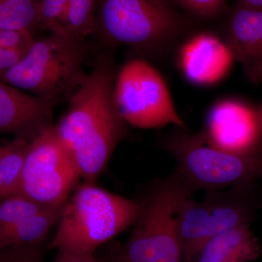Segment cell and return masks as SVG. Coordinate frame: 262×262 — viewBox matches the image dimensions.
Segmentation results:
<instances>
[{"label":"cell","instance_id":"cell-9","mask_svg":"<svg viewBox=\"0 0 262 262\" xmlns=\"http://www.w3.org/2000/svg\"><path fill=\"white\" fill-rule=\"evenodd\" d=\"M80 178L77 163L53 125L29 144L20 195L43 206H63Z\"/></svg>","mask_w":262,"mask_h":262},{"label":"cell","instance_id":"cell-20","mask_svg":"<svg viewBox=\"0 0 262 262\" xmlns=\"http://www.w3.org/2000/svg\"><path fill=\"white\" fill-rule=\"evenodd\" d=\"M69 0H39L38 2L37 27L51 32L67 34L62 25Z\"/></svg>","mask_w":262,"mask_h":262},{"label":"cell","instance_id":"cell-25","mask_svg":"<svg viewBox=\"0 0 262 262\" xmlns=\"http://www.w3.org/2000/svg\"><path fill=\"white\" fill-rule=\"evenodd\" d=\"M53 262H98L95 253H82L58 250Z\"/></svg>","mask_w":262,"mask_h":262},{"label":"cell","instance_id":"cell-24","mask_svg":"<svg viewBox=\"0 0 262 262\" xmlns=\"http://www.w3.org/2000/svg\"><path fill=\"white\" fill-rule=\"evenodd\" d=\"M28 50H0V75L14 67Z\"/></svg>","mask_w":262,"mask_h":262},{"label":"cell","instance_id":"cell-3","mask_svg":"<svg viewBox=\"0 0 262 262\" xmlns=\"http://www.w3.org/2000/svg\"><path fill=\"white\" fill-rule=\"evenodd\" d=\"M139 210V201L85 182L66 202L49 247L95 253L100 246L134 225Z\"/></svg>","mask_w":262,"mask_h":262},{"label":"cell","instance_id":"cell-19","mask_svg":"<svg viewBox=\"0 0 262 262\" xmlns=\"http://www.w3.org/2000/svg\"><path fill=\"white\" fill-rule=\"evenodd\" d=\"M49 207L53 206H43L21 195L3 200L0 201V232Z\"/></svg>","mask_w":262,"mask_h":262},{"label":"cell","instance_id":"cell-6","mask_svg":"<svg viewBox=\"0 0 262 262\" xmlns=\"http://www.w3.org/2000/svg\"><path fill=\"white\" fill-rule=\"evenodd\" d=\"M184 196L173 173L151 184L139 201L140 210L130 237L120 244L128 262H183L177 208Z\"/></svg>","mask_w":262,"mask_h":262},{"label":"cell","instance_id":"cell-22","mask_svg":"<svg viewBox=\"0 0 262 262\" xmlns=\"http://www.w3.org/2000/svg\"><path fill=\"white\" fill-rule=\"evenodd\" d=\"M183 9L199 18H211L220 15L225 0H173Z\"/></svg>","mask_w":262,"mask_h":262},{"label":"cell","instance_id":"cell-30","mask_svg":"<svg viewBox=\"0 0 262 262\" xmlns=\"http://www.w3.org/2000/svg\"><path fill=\"white\" fill-rule=\"evenodd\" d=\"M261 120H262V117H261Z\"/></svg>","mask_w":262,"mask_h":262},{"label":"cell","instance_id":"cell-10","mask_svg":"<svg viewBox=\"0 0 262 262\" xmlns=\"http://www.w3.org/2000/svg\"><path fill=\"white\" fill-rule=\"evenodd\" d=\"M201 134L207 144L222 151L256 154L261 139V117L246 103L225 98L210 108Z\"/></svg>","mask_w":262,"mask_h":262},{"label":"cell","instance_id":"cell-11","mask_svg":"<svg viewBox=\"0 0 262 262\" xmlns=\"http://www.w3.org/2000/svg\"><path fill=\"white\" fill-rule=\"evenodd\" d=\"M177 58L186 80L199 86H211L223 80L235 62L223 37L211 32L186 38L178 48Z\"/></svg>","mask_w":262,"mask_h":262},{"label":"cell","instance_id":"cell-14","mask_svg":"<svg viewBox=\"0 0 262 262\" xmlns=\"http://www.w3.org/2000/svg\"><path fill=\"white\" fill-rule=\"evenodd\" d=\"M262 248L248 224L226 229L210 239L196 262H250L261 254Z\"/></svg>","mask_w":262,"mask_h":262},{"label":"cell","instance_id":"cell-27","mask_svg":"<svg viewBox=\"0 0 262 262\" xmlns=\"http://www.w3.org/2000/svg\"><path fill=\"white\" fill-rule=\"evenodd\" d=\"M237 3L253 8H262V0H238Z\"/></svg>","mask_w":262,"mask_h":262},{"label":"cell","instance_id":"cell-23","mask_svg":"<svg viewBox=\"0 0 262 262\" xmlns=\"http://www.w3.org/2000/svg\"><path fill=\"white\" fill-rule=\"evenodd\" d=\"M34 40L32 32L0 29V50H27Z\"/></svg>","mask_w":262,"mask_h":262},{"label":"cell","instance_id":"cell-2","mask_svg":"<svg viewBox=\"0 0 262 262\" xmlns=\"http://www.w3.org/2000/svg\"><path fill=\"white\" fill-rule=\"evenodd\" d=\"M186 29L173 0H97L92 36L108 47L127 46L141 56L159 58Z\"/></svg>","mask_w":262,"mask_h":262},{"label":"cell","instance_id":"cell-17","mask_svg":"<svg viewBox=\"0 0 262 262\" xmlns=\"http://www.w3.org/2000/svg\"><path fill=\"white\" fill-rule=\"evenodd\" d=\"M96 6L97 0H69L62 20L67 34L80 40L92 35Z\"/></svg>","mask_w":262,"mask_h":262},{"label":"cell","instance_id":"cell-26","mask_svg":"<svg viewBox=\"0 0 262 262\" xmlns=\"http://www.w3.org/2000/svg\"><path fill=\"white\" fill-rule=\"evenodd\" d=\"M104 262H128L122 254L120 244L113 243L108 248Z\"/></svg>","mask_w":262,"mask_h":262},{"label":"cell","instance_id":"cell-18","mask_svg":"<svg viewBox=\"0 0 262 262\" xmlns=\"http://www.w3.org/2000/svg\"><path fill=\"white\" fill-rule=\"evenodd\" d=\"M37 18L36 0H0V29L32 32Z\"/></svg>","mask_w":262,"mask_h":262},{"label":"cell","instance_id":"cell-16","mask_svg":"<svg viewBox=\"0 0 262 262\" xmlns=\"http://www.w3.org/2000/svg\"><path fill=\"white\" fill-rule=\"evenodd\" d=\"M30 142L15 138L0 141V171L4 186L5 199L20 195L22 174Z\"/></svg>","mask_w":262,"mask_h":262},{"label":"cell","instance_id":"cell-12","mask_svg":"<svg viewBox=\"0 0 262 262\" xmlns=\"http://www.w3.org/2000/svg\"><path fill=\"white\" fill-rule=\"evenodd\" d=\"M56 106L0 80V134L31 142L53 126Z\"/></svg>","mask_w":262,"mask_h":262},{"label":"cell","instance_id":"cell-21","mask_svg":"<svg viewBox=\"0 0 262 262\" xmlns=\"http://www.w3.org/2000/svg\"><path fill=\"white\" fill-rule=\"evenodd\" d=\"M42 244L17 245L0 251V262H42Z\"/></svg>","mask_w":262,"mask_h":262},{"label":"cell","instance_id":"cell-28","mask_svg":"<svg viewBox=\"0 0 262 262\" xmlns=\"http://www.w3.org/2000/svg\"><path fill=\"white\" fill-rule=\"evenodd\" d=\"M5 199L4 186H3V177L0 171V201Z\"/></svg>","mask_w":262,"mask_h":262},{"label":"cell","instance_id":"cell-7","mask_svg":"<svg viewBox=\"0 0 262 262\" xmlns=\"http://www.w3.org/2000/svg\"><path fill=\"white\" fill-rule=\"evenodd\" d=\"M114 96L119 113L129 125L187 128L163 77L144 58H132L122 66L115 77Z\"/></svg>","mask_w":262,"mask_h":262},{"label":"cell","instance_id":"cell-4","mask_svg":"<svg viewBox=\"0 0 262 262\" xmlns=\"http://www.w3.org/2000/svg\"><path fill=\"white\" fill-rule=\"evenodd\" d=\"M89 45L60 33L34 40L23 58L0 80L55 105L68 101L82 83Z\"/></svg>","mask_w":262,"mask_h":262},{"label":"cell","instance_id":"cell-13","mask_svg":"<svg viewBox=\"0 0 262 262\" xmlns=\"http://www.w3.org/2000/svg\"><path fill=\"white\" fill-rule=\"evenodd\" d=\"M223 39L251 83L262 82V8L237 3L224 25Z\"/></svg>","mask_w":262,"mask_h":262},{"label":"cell","instance_id":"cell-5","mask_svg":"<svg viewBox=\"0 0 262 262\" xmlns=\"http://www.w3.org/2000/svg\"><path fill=\"white\" fill-rule=\"evenodd\" d=\"M175 127L163 139V147L177 163L173 174L188 196L196 191L222 190L262 176V158L239 155L207 144L201 133Z\"/></svg>","mask_w":262,"mask_h":262},{"label":"cell","instance_id":"cell-1","mask_svg":"<svg viewBox=\"0 0 262 262\" xmlns=\"http://www.w3.org/2000/svg\"><path fill=\"white\" fill-rule=\"evenodd\" d=\"M116 74L113 57L99 55L54 125L85 182H94L102 173L127 134L114 96Z\"/></svg>","mask_w":262,"mask_h":262},{"label":"cell","instance_id":"cell-8","mask_svg":"<svg viewBox=\"0 0 262 262\" xmlns=\"http://www.w3.org/2000/svg\"><path fill=\"white\" fill-rule=\"evenodd\" d=\"M243 184L227 191L206 192L202 201L183 196L177 208L183 262H196L200 251L213 236L226 229L248 224L249 201Z\"/></svg>","mask_w":262,"mask_h":262},{"label":"cell","instance_id":"cell-15","mask_svg":"<svg viewBox=\"0 0 262 262\" xmlns=\"http://www.w3.org/2000/svg\"><path fill=\"white\" fill-rule=\"evenodd\" d=\"M63 206L49 207L0 232V251L17 245L42 244L59 221Z\"/></svg>","mask_w":262,"mask_h":262},{"label":"cell","instance_id":"cell-29","mask_svg":"<svg viewBox=\"0 0 262 262\" xmlns=\"http://www.w3.org/2000/svg\"><path fill=\"white\" fill-rule=\"evenodd\" d=\"M36 1L39 2V0H36Z\"/></svg>","mask_w":262,"mask_h":262}]
</instances>
